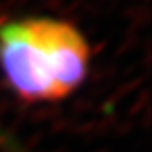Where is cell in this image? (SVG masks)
I'll return each instance as SVG.
<instances>
[{"label": "cell", "mask_w": 152, "mask_h": 152, "mask_svg": "<svg viewBox=\"0 0 152 152\" xmlns=\"http://www.w3.org/2000/svg\"><path fill=\"white\" fill-rule=\"evenodd\" d=\"M90 68V46L66 20L26 17L0 26V72L18 97L33 103L73 94Z\"/></svg>", "instance_id": "cell-1"}]
</instances>
